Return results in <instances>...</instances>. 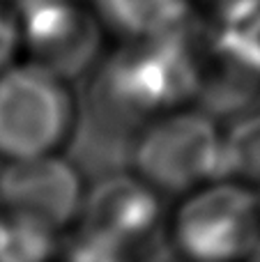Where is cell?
<instances>
[{"instance_id":"cell-1","label":"cell","mask_w":260,"mask_h":262,"mask_svg":"<svg viewBox=\"0 0 260 262\" xmlns=\"http://www.w3.org/2000/svg\"><path fill=\"white\" fill-rule=\"evenodd\" d=\"M97 115L136 129L155 115L196 104L198 64L191 26L178 35L118 41L90 72Z\"/></svg>"},{"instance_id":"cell-2","label":"cell","mask_w":260,"mask_h":262,"mask_svg":"<svg viewBox=\"0 0 260 262\" xmlns=\"http://www.w3.org/2000/svg\"><path fill=\"white\" fill-rule=\"evenodd\" d=\"M164 244L193 262L253 258L260 249L258 186L221 175L178 195L164 219Z\"/></svg>"},{"instance_id":"cell-3","label":"cell","mask_w":260,"mask_h":262,"mask_svg":"<svg viewBox=\"0 0 260 262\" xmlns=\"http://www.w3.org/2000/svg\"><path fill=\"white\" fill-rule=\"evenodd\" d=\"M129 170L164 198H178L224 175V129L201 104L155 115L134 129Z\"/></svg>"},{"instance_id":"cell-4","label":"cell","mask_w":260,"mask_h":262,"mask_svg":"<svg viewBox=\"0 0 260 262\" xmlns=\"http://www.w3.org/2000/svg\"><path fill=\"white\" fill-rule=\"evenodd\" d=\"M78 124L74 81L26 58L0 72V161L67 152Z\"/></svg>"},{"instance_id":"cell-5","label":"cell","mask_w":260,"mask_h":262,"mask_svg":"<svg viewBox=\"0 0 260 262\" xmlns=\"http://www.w3.org/2000/svg\"><path fill=\"white\" fill-rule=\"evenodd\" d=\"M164 195L136 172H115L88 186L81 221L64 235L72 260H127L164 232Z\"/></svg>"},{"instance_id":"cell-6","label":"cell","mask_w":260,"mask_h":262,"mask_svg":"<svg viewBox=\"0 0 260 262\" xmlns=\"http://www.w3.org/2000/svg\"><path fill=\"white\" fill-rule=\"evenodd\" d=\"M23 58L62 74L88 78L106 53V32L90 0H14Z\"/></svg>"},{"instance_id":"cell-7","label":"cell","mask_w":260,"mask_h":262,"mask_svg":"<svg viewBox=\"0 0 260 262\" xmlns=\"http://www.w3.org/2000/svg\"><path fill=\"white\" fill-rule=\"evenodd\" d=\"M88 186L62 154L0 161V212L64 237L81 221Z\"/></svg>"},{"instance_id":"cell-8","label":"cell","mask_w":260,"mask_h":262,"mask_svg":"<svg viewBox=\"0 0 260 262\" xmlns=\"http://www.w3.org/2000/svg\"><path fill=\"white\" fill-rule=\"evenodd\" d=\"M115 41L178 35L193 23L191 0H90Z\"/></svg>"},{"instance_id":"cell-9","label":"cell","mask_w":260,"mask_h":262,"mask_svg":"<svg viewBox=\"0 0 260 262\" xmlns=\"http://www.w3.org/2000/svg\"><path fill=\"white\" fill-rule=\"evenodd\" d=\"M224 175L260 186V111H244L224 131Z\"/></svg>"},{"instance_id":"cell-10","label":"cell","mask_w":260,"mask_h":262,"mask_svg":"<svg viewBox=\"0 0 260 262\" xmlns=\"http://www.w3.org/2000/svg\"><path fill=\"white\" fill-rule=\"evenodd\" d=\"M64 237L0 212V262H41L60 253Z\"/></svg>"},{"instance_id":"cell-11","label":"cell","mask_w":260,"mask_h":262,"mask_svg":"<svg viewBox=\"0 0 260 262\" xmlns=\"http://www.w3.org/2000/svg\"><path fill=\"white\" fill-rule=\"evenodd\" d=\"M191 9L203 26L233 28L260 16V0H191Z\"/></svg>"},{"instance_id":"cell-12","label":"cell","mask_w":260,"mask_h":262,"mask_svg":"<svg viewBox=\"0 0 260 262\" xmlns=\"http://www.w3.org/2000/svg\"><path fill=\"white\" fill-rule=\"evenodd\" d=\"M23 58L21 26L14 0H0V72Z\"/></svg>"},{"instance_id":"cell-13","label":"cell","mask_w":260,"mask_h":262,"mask_svg":"<svg viewBox=\"0 0 260 262\" xmlns=\"http://www.w3.org/2000/svg\"><path fill=\"white\" fill-rule=\"evenodd\" d=\"M253 26H256V30H258V35H260V16L253 18Z\"/></svg>"},{"instance_id":"cell-14","label":"cell","mask_w":260,"mask_h":262,"mask_svg":"<svg viewBox=\"0 0 260 262\" xmlns=\"http://www.w3.org/2000/svg\"><path fill=\"white\" fill-rule=\"evenodd\" d=\"M258 193H260V186H258ZM256 255H260V249H258V253Z\"/></svg>"}]
</instances>
